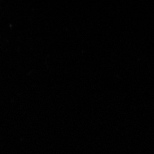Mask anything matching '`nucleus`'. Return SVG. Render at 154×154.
Segmentation results:
<instances>
[]
</instances>
